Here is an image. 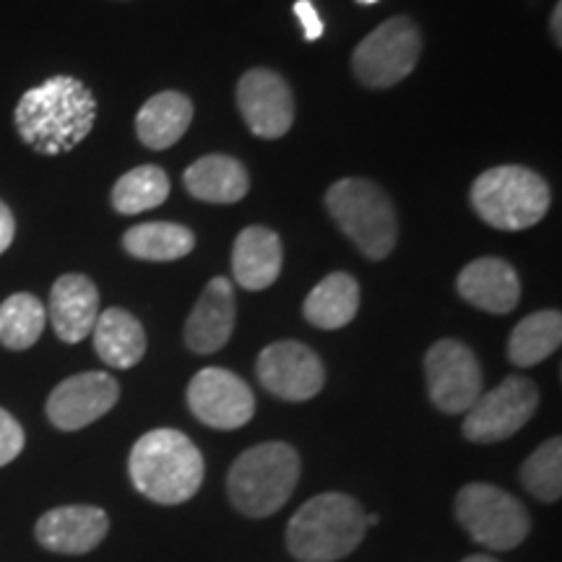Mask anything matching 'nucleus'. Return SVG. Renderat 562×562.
I'll use <instances>...</instances> for the list:
<instances>
[{"label":"nucleus","instance_id":"f257e3e1","mask_svg":"<svg viewBox=\"0 0 562 562\" xmlns=\"http://www.w3.org/2000/svg\"><path fill=\"white\" fill-rule=\"evenodd\" d=\"M13 121L26 146L55 157L74 151L89 136L97 121V100L87 83L74 76H53L24 91Z\"/></svg>","mask_w":562,"mask_h":562},{"label":"nucleus","instance_id":"f03ea898","mask_svg":"<svg viewBox=\"0 0 562 562\" xmlns=\"http://www.w3.org/2000/svg\"><path fill=\"white\" fill-rule=\"evenodd\" d=\"M131 482L159 505L188 503L203 484V456L186 432L159 427L140 435L128 459Z\"/></svg>","mask_w":562,"mask_h":562},{"label":"nucleus","instance_id":"7ed1b4c3","mask_svg":"<svg viewBox=\"0 0 562 562\" xmlns=\"http://www.w3.org/2000/svg\"><path fill=\"white\" fill-rule=\"evenodd\" d=\"M364 531V510L355 497L323 492L292 516L286 547L302 562H336L362 544Z\"/></svg>","mask_w":562,"mask_h":562},{"label":"nucleus","instance_id":"20e7f679","mask_svg":"<svg viewBox=\"0 0 562 562\" xmlns=\"http://www.w3.org/2000/svg\"><path fill=\"white\" fill-rule=\"evenodd\" d=\"M300 482V456L286 442H261L232 463L229 501L243 516L269 518L281 510Z\"/></svg>","mask_w":562,"mask_h":562},{"label":"nucleus","instance_id":"39448f33","mask_svg":"<svg viewBox=\"0 0 562 562\" xmlns=\"http://www.w3.org/2000/svg\"><path fill=\"white\" fill-rule=\"evenodd\" d=\"M326 209L344 235L370 261L391 256L398 240L396 209L381 186L362 178L336 180L326 193Z\"/></svg>","mask_w":562,"mask_h":562},{"label":"nucleus","instance_id":"423d86ee","mask_svg":"<svg viewBox=\"0 0 562 562\" xmlns=\"http://www.w3.org/2000/svg\"><path fill=\"white\" fill-rule=\"evenodd\" d=\"M552 193L542 175L521 165L482 172L472 186V206L490 227L518 232L544 220Z\"/></svg>","mask_w":562,"mask_h":562},{"label":"nucleus","instance_id":"0eeeda50","mask_svg":"<svg viewBox=\"0 0 562 562\" xmlns=\"http://www.w3.org/2000/svg\"><path fill=\"white\" fill-rule=\"evenodd\" d=\"M456 518L474 542L495 552L516 550L529 537L531 518L521 501L495 484L474 482L456 495Z\"/></svg>","mask_w":562,"mask_h":562},{"label":"nucleus","instance_id":"6e6552de","mask_svg":"<svg viewBox=\"0 0 562 562\" xmlns=\"http://www.w3.org/2000/svg\"><path fill=\"white\" fill-rule=\"evenodd\" d=\"M422 55V32L409 16L385 19L351 55L355 76L370 89H389L404 81Z\"/></svg>","mask_w":562,"mask_h":562},{"label":"nucleus","instance_id":"1a4fd4ad","mask_svg":"<svg viewBox=\"0 0 562 562\" xmlns=\"http://www.w3.org/2000/svg\"><path fill=\"white\" fill-rule=\"evenodd\" d=\"M539 406V391L529 378L510 375L482 393L463 419V438L472 442H501L516 435L533 417Z\"/></svg>","mask_w":562,"mask_h":562},{"label":"nucleus","instance_id":"9d476101","mask_svg":"<svg viewBox=\"0 0 562 562\" xmlns=\"http://www.w3.org/2000/svg\"><path fill=\"white\" fill-rule=\"evenodd\" d=\"M425 378L432 404L442 414H467L482 396V368L474 351L456 339L432 344L425 357Z\"/></svg>","mask_w":562,"mask_h":562},{"label":"nucleus","instance_id":"9b49d317","mask_svg":"<svg viewBox=\"0 0 562 562\" xmlns=\"http://www.w3.org/2000/svg\"><path fill=\"white\" fill-rule=\"evenodd\" d=\"M188 406L195 419L214 430H240L256 414L250 385L224 368L195 372L188 385Z\"/></svg>","mask_w":562,"mask_h":562},{"label":"nucleus","instance_id":"f8f14e48","mask_svg":"<svg viewBox=\"0 0 562 562\" xmlns=\"http://www.w3.org/2000/svg\"><path fill=\"white\" fill-rule=\"evenodd\" d=\"M258 381L284 402H311L326 383L321 357L300 341H277L258 357Z\"/></svg>","mask_w":562,"mask_h":562},{"label":"nucleus","instance_id":"ddd939ff","mask_svg":"<svg viewBox=\"0 0 562 562\" xmlns=\"http://www.w3.org/2000/svg\"><path fill=\"white\" fill-rule=\"evenodd\" d=\"M121 398L110 372H79L66 378L47 398V419L63 432H76L104 417Z\"/></svg>","mask_w":562,"mask_h":562},{"label":"nucleus","instance_id":"4468645a","mask_svg":"<svg viewBox=\"0 0 562 562\" xmlns=\"http://www.w3.org/2000/svg\"><path fill=\"white\" fill-rule=\"evenodd\" d=\"M237 108L252 136L281 138L294 123L290 83L269 68H252L237 83Z\"/></svg>","mask_w":562,"mask_h":562},{"label":"nucleus","instance_id":"2eb2a0df","mask_svg":"<svg viewBox=\"0 0 562 562\" xmlns=\"http://www.w3.org/2000/svg\"><path fill=\"white\" fill-rule=\"evenodd\" d=\"M110 531V518L94 505H60L37 521V542L58 554H87L102 544Z\"/></svg>","mask_w":562,"mask_h":562},{"label":"nucleus","instance_id":"dca6fc26","mask_svg":"<svg viewBox=\"0 0 562 562\" xmlns=\"http://www.w3.org/2000/svg\"><path fill=\"white\" fill-rule=\"evenodd\" d=\"M237 302L229 279L216 277L206 284L186 323V344L195 355H214L235 331Z\"/></svg>","mask_w":562,"mask_h":562},{"label":"nucleus","instance_id":"f3484780","mask_svg":"<svg viewBox=\"0 0 562 562\" xmlns=\"http://www.w3.org/2000/svg\"><path fill=\"white\" fill-rule=\"evenodd\" d=\"M53 328L60 341L79 344L94 331V323L100 318V292L94 281L83 273H66L53 284L50 292Z\"/></svg>","mask_w":562,"mask_h":562},{"label":"nucleus","instance_id":"a211bd4d","mask_svg":"<svg viewBox=\"0 0 562 562\" xmlns=\"http://www.w3.org/2000/svg\"><path fill=\"white\" fill-rule=\"evenodd\" d=\"M459 294L484 313L505 315L521 300V281L516 269L503 258H476L463 266L456 279Z\"/></svg>","mask_w":562,"mask_h":562},{"label":"nucleus","instance_id":"6ab92c4d","mask_svg":"<svg viewBox=\"0 0 562 562\" xmlns=\"http://www.w3.org/2000/svg\"><path fill=\"white\" fill-rule=\"evenodd\" d=\"M281 261H284V248L273 229L252 224L237 235L235 248H232V273L243 290H269L279 279Z\"/></svg>","mask_w":562,"mask_h":562},{"label":"nucleus","instance_id":"aec40b11","mask_svg":"<svg viewBox=\"0 0 562 562\" xmlns=\"http://www.w3.org/2000/svg\"><path fill=\"white\" fill-rule=\"evenodd\" d=\"M193 121V102L180 91H159L136 115V133L146 149H170L186 136Z\"/></svg>","mask_w":562,"mask_h":562},{"label":"nucleus","instance_id":"412c9836","mask_svg":"<svg viewBox=\"0 0 562 562\" xmlns=\"http://www.w3.org/2000/svg\"><path fill=\"white\" fill-rule=\"evenodd\" d=\"M94 349L104 364L115 370H131L144 360L146 334L136 315L123 307H110L94 323Z\"/></svg>","mask_w":562,"mask_h":562},{"label":"nucleus","instance_id":"4be33fe9","mask_svg":"<svg viewBox=\"0 0 562 562\" xmlns=\"http://www.w3.org/2000/svg\"><path fill=\"white\" fill-rule=\"evenodd\" d=\"M186 188L193 199L206 203H237L248 193V170L224 154H209L186 170Z\"/></svg>","mask_w":562,"mask_h":562},{"label":"nucleus","instance_id":"5701e85b","mask_svg":"<svg viewBox=\"0 0 562 562\" xmlns=\"http://www.w3.org/2000/svg\"><path fill=\"white\" fill-rule=\"evenodd\" d=\"M357 311H360V284L351 273L336 271L328 273L326 279L313 286L307 294L302 313H305L307 323L323 331H336V328L349 326L355 321Z\"/></svg>","mask_w":562,"mask_h":562},{"label":"nucleus","instance_id":"b1692460","mask_svg":"<svg viewBox=\"0 0 562 562\" xmlns=\"http://www.w3.org/2000/svg\"><path fill=\"white\" fill-rule=\"evenodd\" d=\"M123 248L138 261H178V258H186L195 248V235L193 229L175 222L136 224V227L125 232Z\"/></svg>","mask_w":562,"mask_h":562},{"label":"nucleus","instance_id":"393cba45","mask_svg":"<svg viewBox=\"0 0 562 562\" xmlns=\"http://www.w3.org/2000/svg\"><path fill=\"white\" fill-rule=\"evenodd\" d=\"M562 315L558 311L531 313L513 328L508 341V360L516 368H533L560 349Z\"/></svg>","mask_w":562,"mask_h":562},{"label":"nucleus","instance_id":"a878e982","mask_svg":"<svg viewBox=\"0 0 562 562\" xmlns=\"http://www.w3.org/2000/svg\"><path fill=\"white\" fill-rule=\"evenodd\" d=\"M45 323L47 311L34 294H11L0 305V344L13 351L30 349L40 341L42 331H45Z\"/></svg>","mask_w":562,"mask_h":562},{"label":"nucleus","instance_id":"bb28decb","mask_svg":"<svg viewBox=\"0 0 562 562\" xmlns=\"http://www.w3.org/2000/svg\"><path fill=\"white\" fill-rule=\"evenodd\" d=\"M170 195V178L161 167L140 165L125 172L112 188V206L121 214H140V211L157 209Z\"/></svg>","mask_w":562,"mask_h":562},{"label":"nucleus","instance_id":"cd10ccee","mask_svg":"<svg viewBox=\"0 0 562 562\" xmlns=\"http://www.w3.org/2000/svg\"><path fill=\"white\" fill-rule=\"evenodd\" d=\"M521 482L537 501L558 503L562 495V440L542 442L521 467Z\"/></svg>","mask_w":562,"mask_h":562},{"label":"nucleus","instance_id":"c85d7f7f","mask_svg":"<svg viewBox=\"0 0 562 562\" xmlns=\"http://www.w3.org/2000/svg\"><path fill=\"white\" fill-rule=\"evenodd\" d=\"M24 427L19 425V419L0 409V467L11 463L24 451Z\"/></svg>","mask_w":562,"mask_h":562},{"label":"nucleus","instance_id":"c756f323","mask_svg":"<svg viewBox=\"0 0 562 562\" xmlns=\"http://www.w3.org/2000/svg\"><path fill=\"white\" fill-rule=\"evenodd\" d=\"M294 16H297L300 26H302V34H305L307 42H315L323 37V19L318 16V9L313 5V0H297L294 3Z\"/></svg>","mask_w":562,"mask_h":562},{"label":"nucleus","instance_id":"7c9ffc66","mask_svg":"<svg viewBox=\"0 0 562 562\" xmlns=\"http://www.w3.org/2000/svg\"><path fill=\"white\" fill-rule=\"evenodd\" d=\"M13 235H16V222H13L11 209L0 201V256L11 248Z\"/></svg>","mask_w":562,"mask_h":562},{"label":"nucleus","instance_id":"2f4dec72","mask_svg":"<svg viewBox=\"0 0 562 562\" xmlns=\"http://www.w3.org/2000/svg\"><path fill=\"white\" fill-rule=\"evenodd\" d=\"M550 30H552V40L554 45H562V3L554 5L552 11V19H550Z\"/></svg>","mask_w":562,"mask_h":562},{"label":"nucleus","instance_id":"473e14b6","mask_svg":"<svg viewBox=\"0 0 562 562\" xmlns=\"http://www.w3.org/2000/svg\"><path fill=\"white\" fill-rule=\"evenodd\" d=\"M461 562H501V560L490 558V554H472V558H467V560H461Z\"/></svg>","mask_w":562,"mask_h":562},{"label":"nucleus","instance_id":"72a5a7b5","mask_svg":"<svg viewBox=\"0 0 562 562\" xmlns=\"http://www.w3.org/2000/svg\"><path fill=\"white\" fill-rule=\"evenodd\" d=\"M378 524H381V516H378V513H370V516H364V526H368V529H370V526H378Z\"/></svg>","mask_w":562,"mask_h":562},{"label":"nucleus","instance_id":"f704fd0d","mask_svg":"<svg viewBox=\"0 0 562 562\" xmlns=\"http://www.w3.org/2000/svg\"><path fill=\"white\" fill-rule=\"evenodd\" d=\"M360 3H368V5H372V3H378V0H360Z\"/></svg>","mask_w":562,"mask_h":562}]
</instances>
